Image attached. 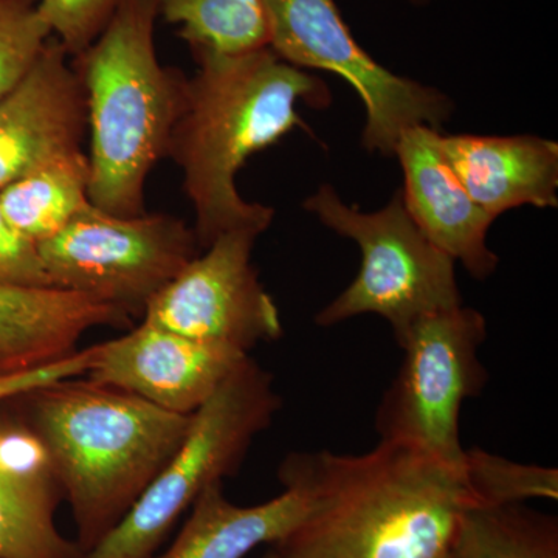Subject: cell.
I'll list each match as a JSON object with an SVG mask.
<instances>
[{
	"label": "cell",
	"mask_w": 558,
	"mask_h": 558,
	"mask_svg": "<svg viewBox=\"0 0 558 558\" xmlns=\"http://www.w3.org/2000/svg\"><path fill=\"white\" fill-rule=\"evenodd\" d=\"M279 409L274 376L248 355L191 416L185 439L134 508L84 558L156 557L202 492L240 472Z\"/></svg>",
	"instance_id": "5"
},
{
	"label": "cell",
	"mask_w": 558,
	"mask_h": 558,
	"mask_svg": "<svg viewBox=\"0 0 558 558\" xmlns=\"http://www.w3.org/2000/svg\"><path fill=\"white\" fill-rule=\"evenodd\" d=\"M89 159L65 154L0 190V208L17 233L33 244L68 227L89 202Z\"/></svg>",
	"instance_id": "17"
},
{
	"label": "cell",
	"mask_w": 558,
	"mask_h": 558,
	"mask_svg": "<svg viewBox=\"0 0 558 558\" xmlns=\"http://www.w3.org/2000/svg\"><path fill=\"white\" fill-rule=\"evenodd\" d=\"M260 558H282V556L274 548V546H271V549L267 550V553Z\"/></svg>",
	"instance_id": "26"
},
{
	"label": "cell",
	"mask_w": 558,
	"mask_h": 558,
	"mask_svg": "<svg viewBox=\"0 0 558 558\" xmlns=\"http://www.w3.org/2000/svg\"><path fill=\"white\" fill-rule=\"evenodd\" d=\"M304 208L339 236L354 241L362 253L357 277L319 311L318 326L379 315L399 343L418 318L462 304L457 263L422 233L400 191L384 208L365 213L344 204L332 186L323 185Z\"/></svg>",
	"instance_id": "6"
},
{
	"label": "cell",
	"mask_w": 558,
	"mask_h": 558,
	"mask_svg": "<svg viewBox=\"0 0 558 558\" xmlns=\"http://www.w3.org/2000/svg\"><path fill=\"white\" fill-rule=\"evenodd\" d=\"M159 16L179 25L191 50L242 57L270 46L263 0H160Z\"/></svg>",
	"instance_id": "20"
},
{
	"label": "cell",
	"mask_w": 558,
	"mask_h": 558,
	"mask_svg": "<svg viewBox=\"0 0 558 558\" xmlns=\"http://www.w3.org/2000/svg\"><path fill=\"white\" fill-rule=\"evenodd\" d=\"M193 53L197 72L185 80L167 156L182 170L204 250L229 231L269 229L275 209L242 199L238 172L253 154L304 130L299 106L326 108L330 92L325 81L282 61L270 47L242 57Z\"/></svg>",
	"instance_id": "2"
},
{
	"label": "cell",
	"mask_w": 558,
	"mask_h": 558,
	"mask_svg": "<svg viewBox=\"0 0 558 558\" xmlns=\"http://www.w3.org/2000/svg\"><path fill=\"white\" fill-rule=\"evenodd\" d=\"M270 49L299 69L326 70L347 81L365 106L363 148L395 156L403 132L439 131L453 112L442 92L385 69L359 46L333 0H263Z\"/></svg>",
	"instance_id": "9"
},
{
	"label": "cell",
	"mask_w": 558,
	"mask_h": 558,
	"mask_svg": "<svg viewBox=\"0 0 558 558\" xmlns=\"http://www.w3.org/2000/svg\"><path fill=\"white\" fill-rule=\"evenodd\" d=\"M49 451L84 556L108 537L185 439L191 416L68 377L17 396Z\"/></svg>",
	"instance_id": "3"
},
{
	"label": "cell",
	"mask_w": 558,
	"mask_h": 558,
	"mask_svg": "<svg viewBox=\"0 0 558 558\" xmlns=\"http://www.w3.org/2000/svg\"><path fill=\"white\" fill-rule=\"evenodd\" d=\"M51 284L38 247L10 226L0 208V289L46 288Z\"/></svg>",
	"instance_id": "24"
},
{
	"label": "cell",
	"mask_w": 558,
	"mask_h": 558,
	"mask_svg": "<svg viewBox=\"0 0 558 558\" xmlns=\"http://www.w3.org/2000/svg\"><path fill=\"white\" fill-rule=\"evenodd\" d=\"M39 0H0V100L27 76L49 43Z\"/></svg>",
	"instance_id": "22"
},
{
	"label": "cell",
	"mask_w": 558,
	"mask_h": 558,
	"mask_svg": "<svg viewBox=\"0 0 558 558\" xmlns=\"http://www.w3.org/2000/svg\"><path fill=\"white\" fill-rule=\"evenodd\" d=\"M248 354L140 323L119 339L95 344L87 379L191 416Z\"/></svg>",
	"instance_id": "11"
},
{
	"label": "cell",
	"mask_w": 558,
	"mask_h": 558,
	"mask_svg": "<svg viewBox=\"0 0 558 558\" xmlns=\"http://www.w3.org/2000/svg\"><path fill=\"white\" fill-rule=\"evenodd\" d=\"M413 2L421 3V2H427V0H413Z\"/></svg>",
	"instance_id": "27"
},
{
	"label": "cell",
	"mask_w": 558,
	"mask_h": 558,
	"mask_svg": "<svg viewBox=\"0 0 558 558\" xmlns=\"http://www.w3.org/2000/svg\"><path fill=\"white\" fill-rule=\"evenodd\" d=\"M464 475L478 505H524L558 499V470L521 464L478 447L465 450Z\"/></svg>",
	"instance_id": "21"
},
{
	"label": "cell",
	"mask_w": 558,
	"mask_h": 558,
	"mask_svg": "<svg viewBox=\"0 0 558 558\" xmlns=\"http://www.w3.org/2000/svg\"><path fill=\"white\" fill-rule=\"evenodd\" d=\"M259 236L248 229L220 234L149 301L143 322L245 354L278 340L281 315L252 260Z\"/></svg>",
	"instance_id": "10"
},
{
	"label": "cell",
	"mask_w": 558,
	"mask_h": 558,
	"mask_svg": "<svg viewBox=\"0 0 558 558\" xmlns=\"http://www.w3.org/2000/svg\"><path fill=\"white\" fill-rule=\"evenodd\" d=\"M310 510L299 487L256 506H238L223 494L222 483L202 492L170 548L154 558H245L260 545H277Z\"/></svg>",
	"instance_id": "16"
},
{
	"label": "cell",
	"mask_w": 558,
	"mask_h": 558,
	"mask_svg": "<svg viewBox=\"0 0 558 558\" xmlns=\"http://www.w3.org/2000/svg\"><path fill=\"white\" fill-rule=\"evenodd\" d=\"M160 0H121L108 27L76 57L90 126L89 202L110 215H145L149 172L167 156L185 76L157 57Z\"/></svg>",
	"instance_id": "4"
},
{
	"label": "cell",
	"mask_w": 558,
	"mask_h": 558,
	"mask_svg": "<svg viewBox=\"0 0 558 558\" xmlns=\"http://www.w3.org/2000/svg\"><path fill=\"white\" fill-rule=\"evenodd\" d=\"M121 0H39L40 20L68 54L78 57L108 27Z\"/></svg>",
	"instance_id": "23"
},
{
	"label": "cell",
	"mask_w": 558,
	"mask_h": 558,
	"mask_svg": "<svg viewBox=\"0 0 558 558\" xmlns=\"http://www.w3.org/2000/svg\"><path fill=\"white\" fill-rule=\"evenodd\" d=\"M92 357H94V347L80 349L70 357L44 368L14 374V376H2L0 377V402L17 398L24 392L44 387L51 381L84 376L89 369Z\"/></svg>",
	"instance_id": "25"
},
{
	"label": "cell",
	"mask_w": 558,
	"mask_h": 558,
	"mask_svg": "<svg viewBox=\"0 0 558 558\" xmlns=\"http://www.w3.org/2000/svg\"><path fill=\"white\" fill-rule=\"evenodd\" d=\"M62 499L57 476L0 468V558H84L76 542L57 526Z\"/></svg>",
	"instance_id": "18"
},
{
	"label": "cell",
	"mask_w": 558,
	"mask_h": 558,
	"mask_svg": "<svg viewBox=\"0 0 558 558\" xmlns=\"http://www.w3.org/2000/svg\"><path fill=\"white\" fill-rule=\"evenodd\" d=\"M278 478L310 498L306 517L274 545L282 558H442L462 513L478 505L464 469L381 440L363 454L290 453Z\"/></svg>",
	"instance_id": "1"
},
{
	"label": "cell",
	"mask_w": 558,
	"mask_h": 558,
	"mask_svg": "<svg viewBox=\"0 0 558 558\" xmlns=\"http://www.w3.org/2000/svg\"><path fill=\"white\" fill-rule=\"evenodd\" d=\"M68 51L53 38L31 72L0 100V190L81 149L86 94Z\"/></svg>",
	"instance_id": "12"
},
{
	"label": "cell",
	"mask_w": 558,
	"mask_h": 558,
	"mask_svg": "<svg viewBox=\"0 0 558 558\" xmlns=\"http://www.w3.org/2000/svg\"><path fill=\"white\" fill-rule=\"evenodd\" d=\"M395 156L403 171L400 193L422 233L473 278L490 277L499 263L487 244L495 219L462 185L440 146V132L411 128L400 137Z\"/></svg>",
	"instance_id": "13"
},
{
	"label": "cell",
	"mask_w": 558,
	"mask_h": 558,
	"mask_svg": "<svg viewBox=\"0 0 558 558\" xmlns=\"http://www.w3.org/2000/svg\"><path fill=\"white\" fill-rule=\"evenodd\" d=\"M130 315L73 290L0 289V377L53 365L75 354L87 330L123 328Z\"/></svg>",
	"instance_id": "14"
},
{
	"label": "cell",
	"mask_w": 558,
	"mask_h": 558,
	"mask_svg": "<svg viewBox=\"0 0 558 558\" xmlns=\"http://www.w3.org/2000/svg\"><path fill=\"white\" fill-rule=\"evenodd\" d=\"M442 558H453V557H451V554L449 553V554H447L446 557H442Z\"/></svg>",
	"instance_id": "28"
},
{
	"label": "cell",
	"mask_w": 558,
	"mask_h": 558,
	"mask_svg": "<svg viewBox=\"0 0 558 558\" xmlns=\"http://www.w3.org/2000/svg\"><path fill=\"white\" fill-rule=\"evenodd\" d=\"M440 146L472 199L492 218L524 205L558 207V145L553 140L440 134Z\"/></svg>",
	"instance_id": "15"
},
{
	"label": "cell",
	"mask_w": 558,
	"mask_h": 558,
	"mask_svg": "<svg viewBox=\"0 0 558 558\" xmlns=\"http://www.w3.org/2000/svg\"><path fill=\"white\" fill-rule=\"evenodd\" d=\"M36 247L51 284L102 301L131 318L142 317L201 248L194 230L174 216L123 218L92 204Z\"/></svg>",
	"instance_id": "8"
},
{
	"label": "cell",
	"mask_w": 558,
	"mask_h": 558,
	"mask_svg": "<svg viewBox=\"0 0 558 558\" xmlns=\"http://www.w3.org/2000/svg\"><path fill=\"white\" fill-rule=\"evenodd\" d=\"M486 339V318L464 304L418 318L398 343L402 363L377 409L381 442L464 469L459 416L488 379L480 359Z\"/></svg>",
	"instance_id": "7"
},
{
	"label": "cell",
	"mask_w": 558,
	"mask_h": 558,
	"mask_svg": "<svg viewBox=\"0 0 558 558\" xmlns=\"http://www.w3.org/2000/svg\"><path fill=\"white\" fill-rule=\"evenodd\" d=\"M453 558H558V520L524 505H475L462 513Z\"/></svg>",
	"instance_id": "19"
}]
</instances>
